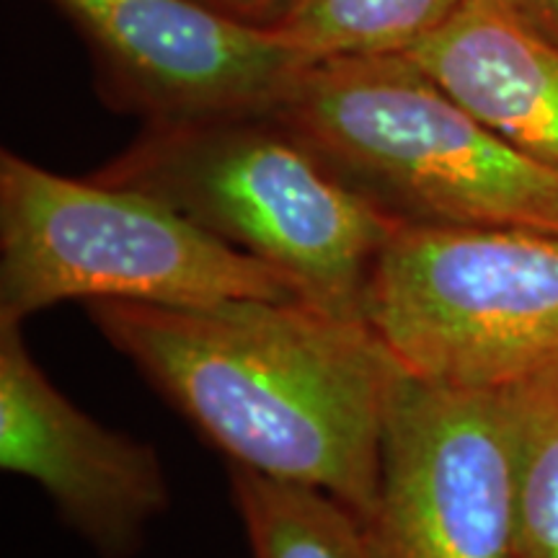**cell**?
<instances>
[{
	"instance_id": "cell-1",
	"label": "cell",
	"mask_w": 558,
	"mask_h": 558,
	"mask_svg": "<svg viewBox=\"0 0 558 558\" xmlns=\"http://www.w3.org/2000/svg\"><path fill=\"white\" fill-rule=\"evenodd\" d=\"M101 337L230 465L320 488L365 520L396 365L365 320L305 300H90Z\"/></svg>"
},
{
	"instance_id": "cell-2",
	"label": "cell",
	"mask_w": 558,
	"mask_h": 558,
	"mask_svg": "<svg viewBox=\"0 0 558 558\" xmlns=\"http://www.w3.org/2000/svg\"><path fill=\"white\" fill-rule=\"evenodd\" d=\"M271 114L401 226L558 233V171L473 117L409 54L311 62Z\"/></svg>"
},
{
	"instance_id": "cell-3",
	"label": "cell",
	"mask_w": 558,
	"mask_h": 558,
	"mask_svg": "<svg viewBox=\"0 0 558 558\" xmlns=\"http://www.w3.org/2000/svg\"><path fill=\"white\" fill-rule=\"evenodd\" d=\"M90 179L166 202L277 269L300 300L354 320L375 259L401 226L275 114L145 124Z\"/></svg>"
},
{
	"instance_id": "cell-4",
	"label": "cell",
	"mask_w": 558,
	"mask_h": 558,
	"mask_svg": "<svg viewBox=\"0 0 558 558\" xmlns=\"http://www.w3.org/2000/svg\"><path fill=\"white\" fill-rule=\"evenodd\" d=\"M298 290L150 194L0 153V324L65 300L209 305Z\"/></svg>"
},
{
	"instance_id": "cell-5",
	"label": "cell",
	"mask_w": 558,
	"mask_h": 558,
	"mask_svg": "<svg viewBox=\"0 0 558 558\" xmlns=\"http://www.w3.org/2000/svg\"><path fill=\"white\" fill-rule=\"evenodd\" d=\"M362 320L411 378L509 390L558 367V233L396 226Z\"/></svg>"
},
{
	"instance_id": "cell-6",
	"label": "cell",
	"mask_w": 558,
	"mask_h": 558,
	"mask_svg": "<svg viewBox=\"0 0 558 558\" xmlns=\"http://www.w3.org/2000/svg\"><path fill=\"white\" fill-rule=\"evenodd\" d=\"M378 558H514L518 465L505 390H456L396 367L378 492L362 520Z\"/></svg>"
},
{
	"instance_id": "cell-7",
	"label": "cell",
	"mask_w": 558,
	"mask_h": 558,
	"mask_svg": "<svg viewBox=\"0 0 558 558\" xmlns=\"http://www.w3.org/2000/svg\"><path fill=\"white\" fill-rule=\"evenodd\" d=\"M94 60L107 107L145 124L271 114L311 54L205 0H50Z\"/></svg>"
},
{
	"instance_id": "cell-8",
	"label": "cell",
	"mask_w": 558,
	"mask_h": 558,
	"mask_svg": "<svg viewBox=\"0 0 558 558\" xmlns=\"http://www.w3.org/2000/svg\"><path fill=\"white\" fill-rule=\"evenodd\" d=\"M0 469L45 488L104 558L135 556L171 501L156 448L104 427L60 393L21 324H0Z\"/></svg>"
},
{
	"instance_id": "cell-9",
	"label": "cell",
	"mask_w": 558,
	"mask_h": 558,
	"mask_svg": "<svg viewBox=\"0 0 558 558\" xmlns=\"http://www.w3.org/2000/svg\"><path fill=\"white\" fill-rule=\"evenodd\" d=\"M407 54L497 135L558 171V45L505 0H465Z\"/></svg>"
},
{
	"instance_id": "cell-10",
	"label": "cell",
	"mask_w": 558,
	"mask_h": 558,
	"mask_svg": "<svg viewBox=\"0 0 558 558\" xmlns=\"http://www.w3.org/2000/svg\"><path fill=\"white\" fill-rule=\"evenodd\" d=\"M251 558H378L352 509L320 488L230 465Z\"/></svg>"
},
{
	"instance_id": "cell-11",
	"label": "cell",
	"mask_w": 558,
	"mask_h": 558,
	"mask_svg": "<svg viewBox=\"0 0 558 558\" xmlns=\"http://www.w3.org/2000/svg\"><path fill=\"white\" fill-rule=\"evenodd\" d=\"M465 0H295L275 29L313 60L407 54Z\"/></svg>"
},
{
	"instance_id": "cell-12",
	"label": "cell",
	"mask_w": 558,
	"mask_h": 558,
	"mask_svg": "<svg viewBox=\"0 0 558 558\" xmlns=\"http://www.w3.org/2000/svg\"><path fill=\"white\" fill-rule=\"evenodd\" d=\"M514 424V558H558V367L505 390Z\"/></svg>"
},
{
	"instance_id": "cell-13",
	"label": "cell",
	"mask_w": 558,
	"mask_h": 558,
	"mask_svg": "<svg viewBox=\"0 0 558 558\" xmlns=\"http://www.w3.org/2000/svg\"><path fill=\"white\" fill-rule=\"evenodd\" d=\"M205 3L222 11L226 16L243 21V24L275 29L277 21L288 13L295 0H205Z\"/></svg>"
},
{
	"instance_id": "cell-14",
	"label": "cell",
	"mask_w": 558,
	"mask_h": 558,
	"mask_svg": "<svg viewBox=\"0 0 558 558\" xmlns=\"http://www.w3.org/2000/svg\"><path fill=\"white\" fill-rule=\"evenodd\" d=\"M518 16L558 45V0H505Z\"/></svg>"
}]
</instances>
